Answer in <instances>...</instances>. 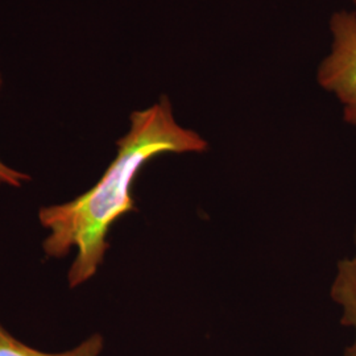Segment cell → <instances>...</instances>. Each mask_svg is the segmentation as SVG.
I'll return each instance as SVG.
<instances>
[{
	"instance_id": "6da1fadb",
	"label": "cell",
	"mask_w": 356,
	"mask_h": 356,
	"mask_svg": "<svg viewBox=\"0 0 356 356\" xmlns=\"http://www.w3.org/2000/svg\"><path fill=\"white\" fill-rule=\"evenodd\" d=\"M209 149L204 136L182 126L170 99L163 95L129 116L127 132L116 141V154L102 177L76 200L42 207L40 223L49 231L42 243L48 257L76 256L69 269L70 288L94 277L108 251V232L123 216L138 210L132 188L143 168L164 154H200Z\"/></svg>"
},
{
	"instance_id": "7a4b0ae2",
	"label": "cell",
	"mask_w": 356,
	"mask_h": 356,
	"mask_svg": "<svg viewBox=\"0 0 356 356\" xmlns=\"http://www.w3.org/2000/svg\"><path fill=\"white\" fill-rule=\"evenodd\" d=\"M330 49L317 67V83L342 107L343 120L356 128V11L339 10L330 16Z\"/></svg>"
},
{
	"instance_id": "3957f363",
	"label": "cell",
	"mask_w": 356,
	"mask_h": 356,
	"mask_svg": "<svg viewBox=\"0 0 356 356\" xmlns=\"http://www.w3.org/2000/svg\"><path fill=\"white\" fill-rule=\"evenodd\" d=\"M355 252L337 263V272L330 288L331 300L342 307L341 323L353 327L354 342L346 348L343 356H356V225L354 231Z\"/></svg>"
},
{
	"instance_id": "277c9868",
	"label": "cell",
	"mask_w": 356,
	"mask_h": 356,
	"mask_svg": "<svg viewBox=\"0 0 356 356\" xmlns=\"http://www.w3.org/2000/svg\"><path fill=\"white\" fill-rule=\"evenodd\" d=\"M103 347L104 339L102 335L92 334L72 350L57 354L44 353L20 342L0 323V356H101Z\"/></svg>"
},
{
	"instance_id": "5b68a950",
	"label": "cell",
	"mask_w": 356,
	"mask_h": 356,
	"mask_svg": "<svg viewBox=\"0 0 356 356\" xmlns=\"http://www.w3.org/2000/svg\"><path fill=\"white\" fill-rule=\"evenodd\" d=\"M1 89H3V76L0 73V92H1ZM29 179L31 178L28 175L13 169L0 160V185L20 188L24 182H28Z\"/></svg>"
},
{
	"instance_id": "8992f818",
	"label": "cell",
	"mask_w": 356,
	"mask_h": 356,
	"mask_svg": "<svg viewBox=\"0 0 356 356\" xmlns=\"http://www.w3.org/2000/svg\"><path fill=\"white\" fill-rule=\"evenodd\" d=\"M353 4H354V7H355V11H356V0H353Z\"/></svg>"
}]
</instances>
